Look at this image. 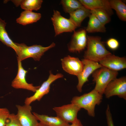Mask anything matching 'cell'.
I'll return each mask as SVG.
<instances>
[{"label": "cell", "mask_w": 126, "mask_h": 126, "mask_svg": "<svg viewBox=\"0 0 126 126\" xmlns=\"http://www.w3.org/2000/svg\"><path fill=\"white\" fill-rule=\"evenodd\" d=\"M87 49L84 59L99 62L111 53L106 48L100 37L87 35Z\"/></svg>", "instance_id": "6da1fadb"}, {"label": "cell", "mask_w": 126, "mask_h": 126, "mask_svg": "<svg viewBox=\"0 0 126 126\" xmlns=\"http://www.w3.org/2000/svg\"><path fill=\"white\" fill-rule=\"evenodd\" d=\"M102 97V95L94 89L80 96L74 97L71 102L86 110L89 116L94 117L95 107L101 103Z\"/></svg>", "instance_id": "7a4b0ae2"}, {"label": "cell", "mask_w": 126, "mask_h": 126, "mask_svg": "<svg viewBox=\"0 0 126 126\" xmlns=\"http://www.w3.org/2000/svg\"><path fill=\"white\" fill-rule=\"evenodd\" d=\"M118 74V72L103 66L96 70L92 74L93 81L96 83L94 89L103 95L107 85Z\"/></svg>", "instance_id": "3957f363"}, {"label": "cell", "mask_w": 126, "mask_h": 126, "mask_svg": "<svg viewBox=\"0 0 126 126\" xmlns=\"http://www.w3.org/2000/svg\"><path fill=\"white\" fill-rule=\"evenodd\" d=\"M16 44L19 49L17 60L21 61L30 57L32 58L35 61H39L45 52L55 46V44L53 42L46 47L37 45L28 46L23 43H16Z\"/></svg>", "instance_id": "277c9868"}, {"label": "cell", "mask_w": 126, "mask_h": 126, "mask_svg": "<svg viewBox=\"0 0 126 126\" xmlns=\"http://www.w3.org/2000/svg\"><path fill=\"white\" fill-rule=\"evenodd\" d=\"M51 20L54 27L55 36L64 32H74L77 28L70 19L62 16L57 10H53Z\"/></svg>", "instance_id": "5b68a950"}, {"label": "cell", "mask_w": 126, "mask_h": 126, "mask_svg": "<svg viewBox=\"0 0 126 126\" xmlns=\"http://www.w3.org/2000/svg\"><path fill=\"white\" fill-rule=\"evenodd\" d=\"M104 94L107 98L116 95L126 100V77L116 78L111 81L105 88Z\"/></svg>", "instance_id": "8992f818"}, {"label": "cell", "mask_w": 126, "mask_h": 126, "mask_svg": "<svg viewBox=\"0 0 126 126\" xmlns=\"http://www.w3.org/2000/svg\"><path fill=\"white\" fill-rule=\"evenodd\" d=\"M63 77V75L61 73L54 75L50 72L48 79L43 83L34 94L26 98L24 102L25 104L30 105L32 102L36 100L40 101L44 95L49 93L51 84L57 79Z\"/></svg>", "instance_id": "52a82bcc"}, {"label": "cell", "mask_w": 126, "mask_h": 126, "mask_svg": "<svg viewBox=\"0 0 126 126\" xmlns=\"http://www.w3.org/2000/svg\"><path fill=\"white\" fill-rule=\"evenodd\" d=\"M81 109L72 103L61 106L55 107L53 108L57 116L68 123H72L77 118V113Z\"/></svg>", "instance_id": "ba28073f"}, {"label": "cell", "mask_w": 126, "mask_h": 126, "mask_svg": "<svg viewBox=\"0 0 126 126\" xmlns=\"http://www.w3.org/2000/svg\"><path fill=\"white\" fill-rule=\"evenodd\" d=\"M84 66L81 73L77 77L78 82L77 86V90L81 92L82 91V88L84 84L88 80V78L96 70L102 67L98 62L83 59Z\"/></svg>", "instance_id": "9c48e42d"}, {"label": "cell", "mask_w": 126, "mask_h": 126, "mask_svg": "<svg viewBox=\"0 0 126 126\" xmlns=\"http://www.w3.org/2000/svg\"><path fill=\"white\" fill-rule=\"evenodd\" d=\"M17 110L16 115L22 126H38V122L35 116L31 112L32 107L30 105L25 104L16 105Z\"/></svg>", "instance_id": "30bf717a"}, {"label": "cell", "mask_w": 126, "mask_h": 126, "mask_svg": "<svg viewBox=\"0 0 126 126\" xmlns=\"http://www.w3.org/2000/svg\"><path fill=\"white\" fill-rule=\"evenodd\" d=\"M18 70L17 74L12 82L11 85L16 89H22L35 92L40 86H34L32 84H29L26 81V76L28 71L22 67L21 61L18 60Z\"/></svg>", "instance_id": "8fae6325"}, {"label": "cell", "mask_w": 126, "mask_h": 126, "mask_svg": "<svg viewBox=\"0 0 126 126\" xmlns=\"http://www.w3.org/2000/svg\"><path fill=\"white\" fill-rule=\"evenodd\" d=\"M86 32V30L84 29L74 31L68 46L69 52L79 53L85 49L87 43Z\"/></svg>", "instance_id": "7c38bea8"}, {"label": "cell", "mask_w": 126, "mask_h": 126, "mask_svg": "<svg viewBox=\"0 0 126 126\" xmlns=\"http://www.w3.org/2000/svg\"><path fill=\"white\" fill-rule=\"evenodd\" d=\"M61 61L63 69L70 74L77 76L83 70V63L78 58L68 56L61 59Z\"/></svg>", "instance_id": "4fadbf2b"}, {"label": "cell", "mask_w": 126, "mask_h": 126, "mask_svg": "<svg viewBox=\"0 0 126 126\" xmlns=\"http://www.w3.org/2000/svg\"><path fill=\"white\" fill-rule=\"evenodd\" d=\"M99 63L102 66L117 71L126 68V58L113 55H109L101 60Z\"/></svg>", "instance_id": "5bb4252c"}, {"label": "cell", "mask_w": 126, "mask_h": 126, "mask_svg": "<svg viewBox=\"0 0 126 126\" xmlns=\"http://www.w3.org/2000/svg\"><path fill=\"white\" fill-rule=\"evenodd\" d=\"M82 5L90 10L101 9L106 11L110 16L113 14L109 0H79Z\"/></svg>", "instance_id": "9a60e30c"}, {"label": "cell", "mask_w": 126, "mask_h": 126, "mask_svg": "<svg viewBox=\"0 0 126 126\" xmlns=\"http://www.w3.org/2000/svg\"><path fill=\"white\" fill-rule=\"evenodd\" d=\"M40 122L47 126H66L69 124L63 120L58 116H49L44 115H40L35 112H32Z\"/></svg>", "instance_id": "2e32d148"}, {"label": "cell", "mask_w": 126, "mask_h": 126, "mask_svg": "<svg viewBox=\"0 0 126 126\" xmlns=\"http://www.w3.org/2000/svg\"><path fill=\"white\" fill-rule=\"evenodd\" d=\"M69 14V19L77 27H80L83 20L91 14L90 10L83 6Z\"/></svg>", "instance_id": "e0dca14e"}, {"label": "cell", "mask_w": 126, "mask_h": 126, "mask_svg": "<svg viewBox=\"0 0 126 126\" xmlns=\"http://www.w3.org/2000/svg\"><path fill=\"white\" fill-rule=\"evenodd\" d=\"M7 23L0 18V41L4 45L13 49L18 55L19 49L16 43H14L8 34L5 27Z\"/></svg>", "instance_id": "ac0fdd59"}, {"label": "cell", "mask_w": 126, "mask_h": 126, "mask_svg": "<svg viewBox=\"0 0 126 126\" xmlns=\"http://www.w3.org/2000/svg\"><path fill=\"white\" fill-rule=\"evenodd\" d=\"M41 17L40 13L25 10L21 13L19 17L16 19V21L18 23L25 25L37 22Z\"/></svg>", "instance_id": "d6986e66"}, {"label": "cell", "mask_w": 126, "mask_h": 126, "mask_svg": "<svg viewBox=\"0 0 126 126\" xmlns=\"http://www.w3.org/2000/svg\"><path fill=\"white\" fill-rule=\"evenodd\" d=\"M89 17L87 26L85 29L86 32L92 33L105 32L106 31L105 25L101 23L94 15L91 14Z\"/></svg>", "instance_id": "ffe728a7"}, {"label": "cell", "mask_w": 126, "mask_h": 126, "mask_svg": "<svg viewBox=\"0 0 126 126\" xmlns=\"http://www.w3.org/2000/svg\"><path fill=\"white\" fill-rule=\"evenodd\" d=\"M111 8L114 9L117 15L121 20L124 21L126 20V5L120 0H109Z\"/></svg>", "instance_id": "44dd1931"}, {"label": "cell", "mask_w": 126, "mask_h": 126, "mask_svg": "<svg viewBox=\"0 0 126 126\" xmlns=\"http://www.w3.org/2000/svg\"><path fill=\"white\" fill-rule=\"evenodd\" d=\"M42 2V0H20V5L22 9L25 10H37L41 7Z\"/></svg>", "instance_id": "7402d4cb"}, {"label": "cell", "mask_w": 126, "mask_h": 126, "mask_svg": "<svg viewBox=\"0 0 126 126\" xmlns=\"http://www.w3.org/2000/svg\"><path fill=\"white\" fill-rule=\"evenodd\" d=\"M61 3L65 12L69 14L83 6L79 0H62Z\"/></svg>", "instance_id": "603a6c76"}, {"label": "cell", "mask_w": 126, "mask_h": 126, "mask_svg": "<svg viewBox=\"0 0 126 126\" xmlns=\"http://www.w3.org/2000/svg\"><path fill=\"white\" fill-rule=\"evenodd\" d=\"M90 10L91 14L94 15L104 25H105L110 22V16L105 10L101 9Z\"/></svg>", "instance_id": "cb8c5ba5"}, {"label": "cell", "mask_w": 126, "mask_h": 126, "mask_svg": "<svg viewBox=\"0 0 126 126\" xmlns=\"http://www.w3.org/2000/svg\"><path fill=\"white\" fill-rule=\"evenodd\" d=\"M5 126H22L18 121L16 115L10 114L6 122Z\"/></svg>", "instance_id": "d4e9b609"}, {"label": "cell", "mask_w": 126, "mask_h": 126, "mask_svg": "<svg viewBox=\"0 0 126 126\" xmlns=\"http://www.w3.org/2000/svg\"><path fill=\"white\" fill-rule=\"evenodd\" d=\"M6 108H0V126H5L6 121L10 114Z\"/></svg>", "instance_id": "484cf974"}, {"label": "cell", "mask_w": 126, "mask_h": 126, "mask_svg": "<svg viewBox=\"0 0 126 126\" xmlns=\"http://www.w3.org/2000/svg\"><path fill=\"white\" fill-rule=\"evenodd\" d=\"M106 44L108 47L111 49L115 50L117 49L119 46L118 41L114 38H110L106 42Z\"/></svg>", "instance_id": "4316f807"}, {"label": "cell", "mask_w": 126, "mask_h": 126, "mask_svg": "<svg viewBox=\"0 0 126 126\" xmlns=\"http://www.w3.org/2000/svg\"><path fill=\"white\" fill-rule=\"evenodd\" d=\"M105 114L108 126H114L109 106L108 105L106 110Z\"/></svg>", "instance_id": "83f0119b"}, {"label": "cell", "mask_w": 126, "mask_h": 126, "mask_svg": "<svg viewBox=\"0 0 126 126\" xmlns=\"http://www.w3.org/2000/svg\"><path fill=\"white\" fill-rule=\"evenodd\" d=\"M66 126H83L80 120L77 119L72 124Z\"/></svg>", "instance_id": "f1b7e54d"}, {"label": "cell", "mask_w": 126, "mask_h": 126, "mask_svg": "<svg viewBox=\"0 0 126 126\" xmlns=\"http://www.w3.org/2000/svg\"><path fill=\"white\" fill-rule=\"evenodd\" d=\"M38 126H47L45 125H44L40 122H38Z\"/></svg>", "instance_id": "f546056e"}]
</instances>
